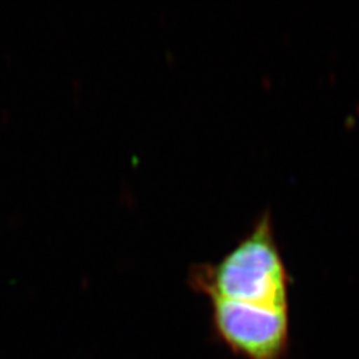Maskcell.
Here are the masks:
<instances>
[{"label": "cell", "mask_w": 359, "mask_h": 359, "mask_svg": "<svg viewBox=\"0 0 359 359\" xmlns=\"http://www.w3.org/2000/svg\"><path fill=\"white\" fill-rule=\"evenodd\" d=\"M219 338L245 359H283L289 344V274L269 215L228 255L193 268Z\"/></svg>", "instance_id": "6da1fadb"}]
</instances>
